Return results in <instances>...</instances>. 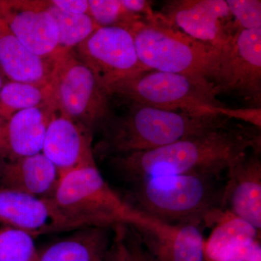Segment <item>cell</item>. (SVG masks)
<instances>
[{
    "instance_id": "obj_9",
    "label": "cell",
    "mask_w": 261,
    "mask_h": 261,
    "mask_svg": "<svg viewBox=\"0 0 261 261\" xmlns=\"http://www.w3.org/2000/svg\"><path fill=\"white\" fill-rule=\"evenodd\" d=\"M214 90L216 95L236 94L260 108L261 28L238 32L223 49Z\"/></svg>"
},
{
    "instance_id": "obj_4",
    "label": "cell",
    "mask_w": 261,
    "mask_h": 261,
    "mask_svg": "<svg viewBox=\"0 0 261 261\" xmlns=\"http://www.w3.org/2000/svg\"><path fill=\"white\" fill-rule=\"evenodd\" d=\"M127 29L146 68L186 75L214 89L222 51L177 30L161 14L142 18Z\"/></svg>"
},
{
    "instance_id": "obj_31",
    "label": "cell",
    "mask_w": 261,
    "mask_h": 261,
    "mask_svg": "<svg viewBox=\"0 0 261 261\" xmlns=\"http://www.w3.org/2000/svg\"><path fill=\"white\" fill-rule=\"evenodd\" d=\"M6 121L0 117V159L3 157L4 150V130Z\"/></svg>"
},
{
    "instance_id": "obj_15",
    "label": "cell",
    "mask_w": 261,
    "mask_h": 261,
    "mask_svg": "<svg viewBox=\"0 0 261 261\" xmlns=\"http://www.w3.org/2000/svg\"><path fill=\"white\" fill-rule=\"evenodd\" d=\"M0 223L36 238L66 231L50 197H39L0 187Z\"/></svg>"
},
{
    "instance_id": "obj_11",
    "label": "cell",
    "mask_w": 261,
    "mask_h": 261,
    "mask_svg": "<svg viewBox=\"0 0 261 261\" xmlns=\"http://www.w3.org/2000/svg\"><path fill=\"white\" fill-rule=\"evenodd\" d=\"M132 226L153 261H206L200 225L168 224L139 211Z\"/></svg>"
},
{
    "instance_id": "obj_25",
    "label": "cell",
    "mask_w": 261,
    "mask_h": 261,
    "mask_svg": "<svg viewBox=\"0 0 261 261\" xmlns=\"http://www.w3.org/2000/svg\"><path fill=\"white\" fill-rule=\"evenodd\" d=\"M233 18V27L238 33L261 28L260 0H226Z\"/></svg>"
},
{
    "instance_id": "obj_27",
    "label": "cell",
    "mask_w": 261,
    "mask_h": 261,
    "mask_svg": "<svg viewBox=\"0 0 261 261\" xmlns=\"http://www.w3.org/2000/svg\"><path fill=\"white\" fill-rule=\"evenodd\" d=\"M121 3L127 11L140 15L146 20H152L157 15V13L152 10L150 2L146 0H121Z\"/></svg>"
},
{
    "instance_id": "obj_20",
    "label": "cell",
    "mask_w": 261,
    "mask_h": 261,
    "mask_svg": "<svg viewBox=\"0 0 261 261\" xmlns=\"http://www.w3.org/2000/svg\"><path fill=\"white\" fill-rule=\"evenodd\" d=\"M216 224L205 240L206 261H226L242 247L260 239V231L228 211L221 214Z\"/></svg>"
},
{
    "instance_id": "obj_17",
    "label": "cell",
    "mask_w": 261,
    "mask_h": 261,
    "mask_svg": "<svg viewBox=\"0 0 261 261\" xmlns=\"http://www.w3.org/2000/svg\"><path fill=\"white\" fill-rule=\"evenodd\" d=\"M59 180L56 166L42 152L14 160L0 159V187L50 197Z\"/></svg>"
},
{
    "instance_id": "obj_19",
    "label": "cell",
    "mask_w": 261,
    "mask_h": 261,
    "mask_svg": "<svg viewBox=\"0 0 261 261\" xmlns=\"http://www.w3.org/2000/svg\"><path fill=\"white\" fill-rule=\"evenodd\" d=\"M106 230L104 227L77 230L38 251L36 261H103L108 244Z\"/></svg>"
},
{
    "instance_id": "obj_32",
    "label": "cell",
    "mask_w": 261,
    "mask_h": 261,
    "mask_svg": "<svg viewBox=\"0 0 261 261\" xmlns=\"http://www.w3.org/2000/svg\"><path fill=\"white\" fill-rule=\"evenodd\" d=\"M7 81H8V80H7L4 73H3L1 68H0V90L3 88V85H4Z\"/></svg>"
},
{
    "instance_id": "obj_5",
    "label": "cell",
    "mask_w": 261,
    "mask_h": 261,
    "mask_svg": "<svg viewBox=\"0 0 261 261\" xmlns=\"http://www.w3.org/2000/svg\"><path fill=\"white\" fill-rule=\"evenodd\" d=\"M50 198L66 231L132 226L138 215L110 187L96 163L60 176Z\"/></svg>"
},
{
    "instance_id": "obj_29",
    "label": "cell",
    "mask_w": 261,
    "mask_h": 261,
    "mask_svg": "<svg viewBox=\"0 0 261 261\" xmlns=\"http://www.w3.org/2000/svg\"><path fill=\"white\" fill-rule=\"evenodd\" d=\"M113 261H133L122 226H116Z\"/></svg>"
},
{
    "instance_id": "obj_28",
    "label": "cell",
    "mask_w": 261,
    "mask_h": 261,
    "mask_svg": "<svg viewBox=\"0 0 261 261\" xmlns=\"http://www.w3.org/2000/svg\"><path fill=\"white\" fill-rule=\"evenodd\" d=\"M50 3L58 9L69 14H88L89 3L87 0H53Z\"/></svg>"
},
{
    "instance_id": "obj_12",
    "label": "cell",
    "mask_w": 261,
    "mask_h": 261,
    "mask_svg": "<svg viewBox=\"0 0 261 261\" xmlns=\"http://www.w3.org/2000/svg\"><path fill=\"white\" fill-rule=\"evenodd\" d=\"M0 18L27 49L44 59L56 61L58 29L45 1L0 0Z\"/></svg>"
},
{
    "instance_id": "obj_21",
    "label": "cell",
    "mask_w": 261,
    "mask_h": 261,
    "mask_svg": "<svg viewBox=\"0 0 261 261\" xmlns=\"http://www.w3.org/2000/svg\"><path fill=\"white\" fill-rule=\"evenodd\" d=\"M53 102L50 83L37 85L7 81L0 90V117L5 121L13 115Z\"/></svg>"
},
{
    "instance_id": "obj_6",
    "label": "cell",
    "mask_w": 261,
    "mask_h": 261,
    "mask_svg": "<svg viewBox=\"0 0 261 261\" xmlns=\"http://www.w3.org/2000/svg\"><path fill=\"white\" fill-rule=\"evenodd\" d=\"M108 92L132 103L196 114L216 115L215 108L224 106L212 87L186 75L154 70L113 84Z\"/></svg>"
},
{
    "instance_id": "obj_7",
    "label": "cell",
    "mask_w": 261,
    "mask_h": 261,
    "mask_svg": "<svg viewBox=\"0 0 261 261\" xmlns=\"http://www.w3.org/2000/svg\"><path fill=\"white\" fill-rule=\"evenodd\" d=\"M50 84L57 112L92 133L112 113L111 96L73 50L57 60Z\"/></svg>"
},
{
    "instance_id": "obj_23",
    "label": "cell",
    "mask_w": 261,
    "mask_h": 261,
    "mask_svg": "<svg viewBox=\"0 0 261 261\" xmlns=\"http://www.w3.org/2000/svg\"><path fill=\"white\" fill-rule=\"evenodd\" d=\"M37 255L31 233L11 226L0 227V261H36Z\"/></svg>"
},
{
    "instance_id": "obj_18",
    "label": "cell",
    "mask_w": 261,
    "mask_h": 261,
    "mask_svg": "<svg viewBox=\"0 0 261 261\" xmlns=\"http://www.w3.org/2000/svg\"><path fill=\"white\" fill-rule=\"evenodd\" d=\"M56 61L44 59L27 49L0 18V68L7 80L47 85Z\"/></svg>"
},
{
    "instance_id": "obj_16",
    "label": "cell",
    "mask_w": 261,
    "mask_h": 261,
    "mask_svg": "<svg viewBox=\"0 0 261 261\" xmlns=\"http://www.w3.org/2000/svg\"><path fill=\"white\" fill-rule=\"evenodd\" d=\"M56 113L51 102L13 115L5 123L1 159L14 160L42 152L48 125Z\"/></svg>"
},
{
    "instance_id": "obj_8",
    "label": "cell",
    "mask_w": 261,
    "mask_h": 261,
    "mask_svg": "<svg viewBox=\"0 0 261 261\" xmlns=\"http://www.w3.org/2000/svg\"><path fill=\"white\" fill-rule=\"evenodd\" d=\"M103 88L150 70L141 63L133 35L123 27H99L75 48Z\"/></svg>"
},
{
    "instance_id": "obj_10",
    "label": "cell",
    "mask_w": 261,
    "mask_h": 261,
    "mask_svg": "<svg viewBox=\"0 0 261 261\" xmlns=\"http://www.w3.org/2000/svg\"><path fill=\"white\" fill-rule=\"evenodd\" d=\"M161 15L189 37L221 51L237 34L226 0L167 1Z\"/></svg>"
},
{
    "instance_id": "obj_30",
    "label": "cell",
    "mask_w": 261,
    "mask_h": 261,
    "mask_svg": "<svg viewBox=\"0 0 261 261\" xmlns=\"http://www.w3.org/2000/svg\"><path fill=\"white\" fill-rule=\"evenodd\" d=\"M127 245L129 248L130 254H132L133 261H153L147 252L146 251L142 243H141L140 239L137 237H127L125 233Z\"/></svg>"
},
{
    "instance_id": "obj_26",
    "label": "cell",
    "mask_w": 261,
    "mask_h": 261,
    "mask_svg": "<svg viewBox=\"0 0 261 261\" xmlns=\"http://www.w3.org/2000/svg\"><path fill=\"white\" fill-rule=\"evenodd\" d=\"M214 114L224 116L228 119L240 120L260 129L261 128V108H232L222 106L214 109Z\"/></svg>"
},
{
    "instance_id": "obj_2",
    "label": "cell",
    "mask_w": 261,
    "mask_h": 261,
    "mask_svg": "<svg viewBox=\"0 0 261 261\" xmlns=\"http://www.w3.org/2000/svg\"><path fill=\"white\" fill-rule=\"evenodd\" d=\"M213 114L168 111L130 102L124 114L111 113L99 129L97 150L108 157L152 150L229 124Z\"/></svg>"
},
{
    "instance_id": "obj_13",
    "label": "cell",
    "mask_w": 261,
    "mask_h": 261,
    "mask_svg": "<svg viewBox=\"0 0 261 261\" xmlns=\"http://www.w3.org/2000/svg\"><path fill=\"white\" fill-rule=\"evenodd\" d=\"M260 151L252 150L233 163L226 172L227 181L224 187L223 207L228 212L261 228Z\"/></svg>"
},
{
    "instance_id": "obj_22",
    "label": "cell",
    "mask_w": 261,
    "mask_h": 261,
    "mask_svg": "<svg viewBox=\"0 0 261 261\" xmlns=\"http://www.w3.org/2000/svg\"><path fill=\"white\" fill-rule=\"evenodd\" d=\"M45 6L58 25V51L61 57L73 50L99 28L88 14L65 13L51 5L50 1H45Z\"/></svg>"
},
{
    "instance_id": "obj_14",
    "label": "cell",
    "mask_w": 261,
    "mask_h": 261,
    "mask_svg": "<svg viewBox=\"0 0 261 261\" xmlns=\"http://www.w3.org/2000/svg\"><path fill=\"white\" fill-rule=\"evenodd\" d=\"M92 132L56 113L48 125L42 152L57 168L59 176L95 162Z\"/></svg>"
},
{
    "instance_id": "obj_24",
    "label": "cell",
    "mask_w": 261,
    "mask_h": 261,
    "mask_svg": "<svg viewBox=\"0 0 261 261\" xmlns=\"http://www.w3.org/2000/svg\"><path fill=\"white\" fill-rule=\"evenodd\" d=\"M88 15L98 27H128L144 18L127 11L121 0H89Z\"/></svg>"
},
{
    "instance_id": "obj_1",
    "label": "cell",
    "mask_w": 261,
    "mask_h": 261,
    "mask_svg": "<svg viewBox=\"0 0 261 261\" xmlns=\"http://www.w3.org/2000/svg\"><path fill=\"white\" fill-rule=\"evenodd\" d=\"M260 130L230 123L159 148L113 156L110 160L111 166L130 182L171 175L219 177L249 151H260Z\"/></svg>"
},
{
    "instance_id": "obj_3",
    "label": "cell",
    "mask_w": 261,
    "mask_h": 261,
    "mask_svg": "<svg viewBox=\"0 0 261 261\" xmlns=\"http://www.w3.org/2000/svg\"><path fill=\"white\" fill-rule=\"evenodd\" d=\"M218 176L205 174L153 176L132 181L129 205L171 224H214L222 212L224 187Z\"/></svg>"
}]
</instances>
